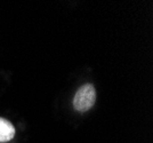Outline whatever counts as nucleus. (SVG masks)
I'll list each match as a JSON object with an SVG mask.
<instances>
[{
    "label": "nucleus",
    "instance_id": "obj_2",
    "mask_svg": "<svg viewBox=\"0 0 153 143\" xmlns=\"http://www.w3.org/2000/svg\"><path fill=\"white\" fill-rule=\"evenodd\" d=\"M15 136V127L9 120L0 118V143L8 142Z\"/></svg>",
    "mask_w": 153,
    "mask_h": 143
},
{
    "label": "nucleus",
    "instance_id": "obj_1",
    "mask_svg": "<svg viewBox=\"0 0 153 143\" xmlns=\"http://www.w3.org/2000/svg\"><path fill=\"white\" fill-rule=\"evenodd\" d=\"M96 101L95 87L91 84L82 85L76 91L74 98L72 100L73 108L79 112H86L91 109Z\"/></svg>",
    "mask_w": 153,
    "mask_h": 143
}]
</instances>
